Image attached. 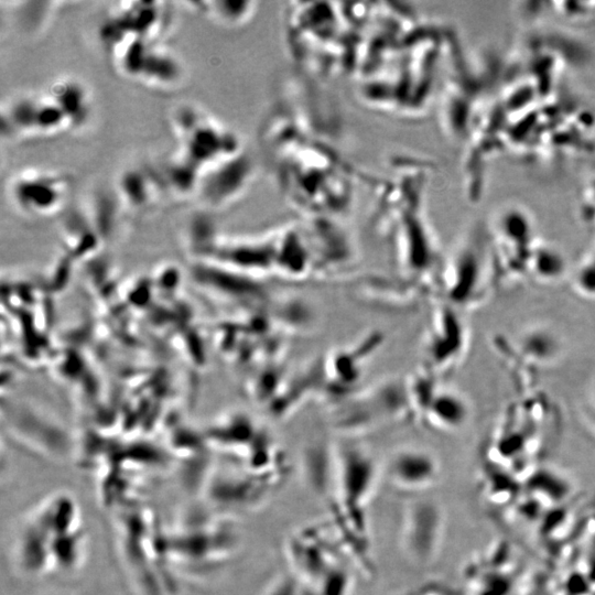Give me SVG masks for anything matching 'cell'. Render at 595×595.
<instances>
[{"label":"cell","mask_w":595,"mask_h":595,"mask_svg":"<svg viewBox=\"0 0 595 595\" xmlns=\"http://www.w3.org/2000/svg\"><path fill=\"white\" fill-rule=\"evenodd\" d=\"M122 201L131 206L142 207L152 203L155 193L163 190L155 174L131 170L126 172L119 181Z\"/></svg>","instance_id":"obj_12"},{"label":"cell","mask_w":595,"mask_h":595,"mask_svg":"<svg viewBox=\"0 0 595 595\" xmlns=\"http://www.w3.org/2000/svg\"><path fill=\"white\" fill-rule=\"evenodd\" d=\"M389 484L405 495L419 496L430 489L439 477V463L429 452L418 447L396 451L386 466Z\"/></svg>","instance_id":"obj_10"},{"label":"cell","mask_w":595,"mask_h":595,"mask_svg":"<svg viewBox=\"0 0 595 595\" xmlns=\"http://www.w3.org/2000/svg\"><path fill=\"white\" fill-rule=\"evenodd\" d=\"M113 67L122 76L159 89L178 85L184 76L177 57L158 41L123 37L106 45Z\"/></svg>","instance_id":"obj_5"},{"label":"cell","mask_w":595,"mask_h":595,"mask_svg":"<svg viewBox=\"0 0 595 595\" xmlns=\"http://www.w3.org/2000/svg\"><path fill=\"white\" fill-rule=\"evenodd\" d=\"M262 595H300L299 584L288 575H279L266 587Z\"/></svg>","instance_id":"obj_14"},{"label":"cell","mask_w":595,"mask_h":595,"mask_svg":"<svg viewBox=\"0 0 595 595\" xmlns=\"http://www.w3.org/2000/svg\"><path fill=\"white\" fill-rule=\"evenodd\" d=\"M255 173V162L244 150L203 169L195 194L209 207L228 206L247 191Z\"/></svg>","instance_id":"obj_9"},{"label":"cell","mask_w":595,"mask_h":595,"mask_svg":"<svg viewBox=\"0 0 595 595\" xmlns=\"http://www.w3.org/2000/svg\"><path fill=\"white\" fill-rule=\"evenodd\" d=\"M443 532L441 507L429 498L411 497L403 507L399 532L404 556L414 565H430L439 554Z\"/></svg>","instance_id":"obj_7"},{"label":"cell","mask_w":595,"mask_h":595,"mask_svg":"<svg viewBox=\"0 0 595 595\" xmlns=\"http://www.w3.org/2000/svg\"><path fill=\"white\" fill-rule=\"evenodd\" d=\"M176 154L201 171L244 151L239 137L202 108L183 104L170 117Z\"/></svg>","instance_id":"obj_4"},{"label":"cell","mask_w":595,"mask_h":595,"mask_svg":"<svg viewBox=\"0 0 595 595\" xmlns=\"http://www.w3.org/2000/svg\"><path fill=\"white\" fill-rule=\"evenodd\" d=\"M274 106L260 142L277 166L280 186L305 216L336 218L351 204L356 171L288 101Z\"/></svg>","instance_id":"obj_1"},{"label":"cell","mask_w":595,"mask_h":595,"mask_svg":"<svg viewBox=\"0 0 595 595\" xmlns=\"http://www.w3.org/2000/svg\"><path fill=\"white\" fill-rule=\"evenodd\" d=\"M55 595H60V594H55Z\"/></svg>","instance_id":"obj_15"},{"label":"cell","mask_w":595,"mask_h":595,"mask_svg":"<svg viewBox=\"0 0 595 595\" xmlns=\"http://www.w3.org/2000/svg\"><path fill=\"white\" fill-rule=\"evenodd\" d=\"M72 178L58 171L28 167L17 172L8 184L11 202L22 213L45 217L67 203Z\"/></svg>","instance_id":"obj_8"},{"label":"cell","mask_w":595,"mask_h":595,"mask_svg":"<svg viewBox=\"0 0 595 595\" xmlns=\"http://www.w3.org/2000/svg\"><path fill=\"white\" fill-rule=\"evenodd\" d=\"M46 91L62 108L73 130L88 121L91 98L88 88L80 80L71 77L55 79Z\"/></svg>","instance_id":"obj_11"},{"label":"cell","mask_w":595,"mask_h":595,"mask_svg":"<svg viewBox=\"0 0 595 595\" xmlns=\"http://www.w3.org/2000/svg\"><path fill=\"white\" fill-rule=\"evenodd\" d=\"M2 133L14 139L52 138L73 130L62 108L45 90L21 94L2 105Z\"/></svg>","instance_id":"obj_6"},{"label":"cell","mask_w":595,"mask_h":595,"mask_svg":"<svg viewBox=\"0 0 595 595\" xmlns=\"http://www.w3.org/2000/svg\"><path fill=\"white\" fill-rule=\"evenodd\" d=\"M333 451L335 480L332 504L343 517L345 527L364 538L365 511L376 489L379 466L359 444L339 443L333 446Z\"/></svg>","instance_id":"obj_3"},{"label":"cell","mask_w":595,"mask_h":595,"mask_svg":"<svg viewBox=\"0 0 595 595\" xmlns=\"http://www.w3.org/2000/svg\"><path fill=\"white\" fill-rule=\"evenodd\" d=\"M198 8L209 15L217 23L237 28L246 24L256 13L257 2L255 1H210L201 3Z\"/></svg>","instance_id":"obj_13"},{"label":"cell","mask_w":595,"mask_h":595,"mask_svg":"<svg viewBox=\"0 0 595 595\" xmlns=\"http://www.w3.org/2000/svg\"><path fill=\"white\" fill-rule=\"evenodd\" d=\"M86 544L77 501L69 494L55 493L20 524L14 562L21 573L31 577L68 573L84 563Z\"/></svg>","instance_id":"obj_2"}]
</instances>
